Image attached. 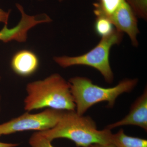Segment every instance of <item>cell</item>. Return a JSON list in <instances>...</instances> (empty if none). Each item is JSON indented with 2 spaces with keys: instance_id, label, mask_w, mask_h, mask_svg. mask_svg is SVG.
Here are the masks:
<instances>
[{
  "instance_id": "17",
  "label": "cell",
  "mask_w": 147,
  "mask_h": 147,
  "mask_svg": "<svg viewBox=\"0 0 147 147\" xmlns=\"http://www.w3.org/2000/svg\"><path fill=\"white\" fill-rule=\"evenodd\" d=\"M38 1H42V0H38ZM58 1H59V2H61V1H63V0H58Z\"/></svg>"
},
{
  "instance_id": "1",
  "label": "cell",
  "mask_w": 147,
  "mask_h": 147,
  "mask_svg": "<svg viewBox=\"0 0 147 147\" xmlns=\"http://www.w3.org/2000/svg\"><path fill=\"white\" fill-rule=\"evenodd\" d=\"M51 142L65 138L74 142L78 147L93 144H112L113 133L105 128L98 129L95 122L89 117L80 115L74 111H63L59 120L53 128L39 131Z\"/></svg>"
},
{
  "instance_id": "12",
  "label": "cell",
  "mask_w": 147,
  "mask_h": 147,
  "mask_svg": "<svg viewBox=\"0 0 147 147\" xmlns=\"http://www.w3.org/2000/svg\"><path fill=\"white\" fill-rule=\"evenodd\" d=\"M113 23L109 18L104 16H97L94 24L96 32L101 37L111 34L115 28Z\"/></svg>"
},
{
  "instance_id": "18",
  "label": "cell",
  "mask_w": 147,
  "mask_h": 147,
  "mask_svg": "<svg viewBox=\"0 0 147 147\" xmlns=\"http://www.w3.org/2000/svg\"><path fill=\"white\" fill-rule=\"evenodd\" d=\"M1 96L0 95V103H1ZM0 111H1V106H0Z\"/></svg>"
},
{
  "instance_id": "7",
  "label": "cell",
  "mask_w": 147,
  "mask_h": 147,
  "mask_svg": "<svg viewBox=\"0 0 147 147\" xmlns=\"http://www.w3.org/2000/svg\"><path fill=\"white\" fill-rule=\"evenodd\" d=\"M135 125L147 131V89L134 102L129 112L121 120L110 124L105 128L111 130L124 125Z\"/></svg>"
},
{
  "instance_id": "9",
  "label": "cell",
  "mask_w": 147,
  "mask_h": 147,
  "mask_svg": "<svg viewBox=\"0 0 147 147\" xmlns=\"http://www.w3.org/2000/svg\"><path fill=\"white\" fill-rule=\"evenodd\" d=\"M10 13V10L5 11L0 8V40L4 42L12 40L23 42L26 37V34L21 25L18 24L11 29L8 28L7 26Z\"/></svg>"
},
{
  "instance_id": "15",
  "label": "cell",
  "mask_w": 147,
  "mask_h": 147,
  "mask_svg": "<svg viewBox=\"0 0 147 147\" xmlns=\"http://www.w3.org/2000/svg\"><path fill=\"white\" fill-rule=\"evenodd\" d=\"M87 147H116L113 144H93Z\"/></svg>"
},
{
  "instance_id": "4",
  "label": "cell",
  "mask_w": 147,
  "mask_h": 147,
  "mask_svg": "<svg viewBox=\"0 0 147 147\" xmlns=\"http://www.w3.org/2000/svg\"><path fill=\"white\" fill-rule=\"evenodd\" d=\"M123 33L117 29L109 36L102 37L99 43L90 51L77 57H55L54 61L63 68L74 65L91 67L99 71L109 84L113 83L114 74L110 67L109 57L111 47L121 41Z\"/></svg>"
},
{
  "instance_id": "10",
  "label": "cell",
  "mask_w": 147,
  "mask_h": 147,
  "mask_svg": "<svg viewBox=\"0 0 147 147\" xmlns=\"http://www.w3.org/2000/svg\"><path fill=\"white\" fill-rule=\"evenodd\" d=\"M112 144L116 147H147V140L128 136L121 129L117 133L113 134Z\"/></svg>"
},
{
  "instance_id": "13",
  "label": "cell",
  "mask_w": 147,
  "mask_h": 147,
  "mask_svg": "<svg viewBox=\"0 0 147 147\" xmlns=\"http://www.w3.org/2000/svg\"><path fill=\"white\" fill-rule=\"evenodd\" d=\"M136 16L143 18L147 17V0H125Z\"/></svg>"
},
{
  "instance_id": "6",
  "label": "cell",
  "mask_w": 147,
  "mask_h": 147,
  "mask_svg": "<svg viewBox=\"0 0 147 147\" xmlns=\"http://www.w3.org/2000/svg\"><path fill=\"white\" fill-rule=\"evenodd\" d=\"M108 18L116 29L127 34L133 45H138L137 35L139 32L137 16L125 0H124L115 12Z\"/></svg>"
},
{
  "instance_id": "2",
  "label": "cell",
  "mask_w": 147,
  "mask_h": 147,
  "mask_svg": "<svg viewBox=\"0 0 147 147\" xmlns=\"http://www.w3.org/2000/svg\"><path fill=\"white\" fill-rule=\"evenodd\" d=\"M26 90L24 108L26 112L44 108L75 110L69 83L59 74H54L43 80L30 82L27 85Z\"/></svg>"
},
{
  "instance_id": "5",
  "label": "cell",
  "mask_w": 147,
  "mask_h": 147,
  "mask_svg": "<svg viewBox=\"0 0 147 147\" xmlns=\"http://www.w3.org/2000/svg\"><path fill=\"white\" fill-rule=\"evenodd\" d=\"M63 112L50 108L36 114L27 112L0 124V137L20 131H42L50 129L57 123Z\"/></svg>"
},
{
  "instance_id": "8",
  "label": "cell",
  "mask_w": 147,
  "mask_h": 147,
  "mask_svg": "<svg viewBox=\"0 0 147 147\" xmlns=\"http://www.w3.org/2000/svg\"><path fill=\"white\" fill-rule=\"evenodd\" d=\"M10 65L14 73L18 76L27 77L37 71L39 66V59L32 51L22 50L13 55Z\"/></svg>"
},
{
  "instance_id": "16",
  "label": "cell",
  "mask_w": 147,
  "mask_h": 147,
  "mask_svg": "<svg viewBox=\"0 0 147 147\" xmlns=\"http://www.w3.org/2000/svg\"><path fill=\"white\" fill-rule=\"evenodd\" d=\"M19 145L18 144L3 143L0 142V147H16Z\"/></svg>"
},
{
  "instance_id": "19",
  "label": "cell",
  "mask_w": 147,
  "mask_h": 147,
  "mask_svg": "<svg viewBox=\"0 0 147 147\" xmlns=\"http://www.w3.org/2000/svg\"><path fill=\"white\" fill-rule=\"evenodd\" d=\"M1 77H0V81H1Z\"/></svg>"
},
{
  "instance_id": "3",
  "label": "cell",
  "mask_w": 147,
  "mask_h": 147,
  "mask_svg": "<svg viewBox=\"0 0 147 147\" xmlns=\"http://www.w3.org/2000/svg\"><path fill=\"white\" fill-rule=\"evenodd\" d=\"M69 83L74 100L75 111L83 115L94 105L102 102H108V107H114L116 99L120 95L129 92L138 84L137 79H125L112 88L99 86L88 78L76 76L69 79Z\"/></svg>"
},
{
  "instance_id": "14",
  "label": "cell",
  "mask_w": 147,
  "mask_h": 147,
  "mask_svg": "<svg viewBox=\"0 0 147 147\" xmlns=\"http://www.w3.org/2000/svg\"><path fill=\"white\" fill-rule=\"evenodd\" d=\"M51 142L39 131L32 134L29 141L31 147H55Z\"/></svg>"
},
{
  "instance_id": "11",
  "label": "cell",
  "mask_w": 147,
  "mask_h": 147,
  "mask_svg": "<svg viewBox=\"0 0 147 147\" xmlns=\"http://www.w3.org/2000/svg\"><path fill=\"white\" fill-rule=\"evenodd\" d=\"M94 4V14L97 16L110 18L119 8L124 0H96Z\"/></svg>"
}]
</instances>
